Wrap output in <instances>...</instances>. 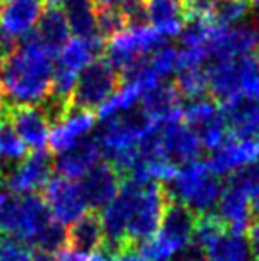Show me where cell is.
Masks as SVG:
<instances>
[{"label": "cell", "instance_id": "6da1fadb", "mask_svg": "<svg viewBox=\"0 0 259 261\" xmlns=\"http://www.w3.org/2000/svg\"><path fill=\"white\" fill-rule=\"evenodd\" d=\"M55 54L34 34L14 45L0 62V87L14 107H43L52 98Z\"/></svg>", "mask_w": 259, "mask_h": 261}, {"label": "cell", "instance_id": "7a4b0ae2", "mask_svg": "<svg viewBox=\"0 0 259 261\" xmlns=\"http://www.w3.org/2000/svg\"><path fill=\"white\" fill-rule=\"evenodd\" d=\"M114 201L125 217L128 245L137 249L138 244L155 237L160 229L170 199L162 183H135L125 179Z\"/></svg>", "mask_w": 259, "mask_h": 261}, {"label": "cell", "instance_id": "3957f363", "mask_svg": "<svg viewBox=\"0 0 259 261\" xmlns=\"http://www.w3.org/2000/svg\"><path fill=\"white\" fill-rule=\"evenodd\" d=\"M162 128L151 124L140 112H131L121 117L103 121L96 135L101 155L108 158L121 178L131 169L140 148Z\"/></svg>", "mask_w": 259, "mask_h": 261}, {"label": "cell", "instance_id": "277c9868", "mask_svg": "<svg viewBox=\"0 0 259 261\" xmlns=\"http://www.w3.org/2000/svg\"><path fill=\"white\" fill-rule=\"evenodd\" d=\"M165 189L170 201L181 203L195 215H204L217 208L224 185L208 162L195 160L178 167L176 176Z\"/></svg>", "mask_w": 259, "mask_h": 261}, {"label": "cell", "instance_id": "5b68a950", "mask_svg": "<svg viewBox=\"0 0 259 261\" xmlns=\"http://www.w3.org/2000/svg\"><path fill=\"white\" fill-rule=\"evenodd\" d=\"M53 220L41 196H11L0 206V237L14 240L32 251Z\"/></svg>", "mask_w": 259, "mask_h": 261}, {"label": "cell", "instance_id": "8992f818", "mask_svg": "<svg viewBox=\"0 0 259 261\" xmlns=\"http://www.w3.org/2000/svg\"><path fill=\"white\" fill-rule=\"evenodd\" d=\"M101 46L103 38L71 36L68 39V43L55 54L50 101L61 107H69L80 75L96 61Z\"/></svg>", "mask_w": 259, "mask_h": 261}, {"label": "cell", "instance_id": "52a82bcc", "mask_svg": "<svg viewBox=\"0 0 259 261\" xmlns=\"http://www.w3.org/2000/svg\"><path fill=\"white\" fill-rule=\"evenodd\" d=\"M165 39L149 23H128L105 43V59L118 69L119 75H128L148 61Z\"/></svg>", "mask_w": 259, "mask_h": 261}, {"label": "cell", "instance_id": "ba28073f", "mask_svg": "<svg viewBox=\"0 0 259 261\" xmlns=\"http://www.w3.org/2000/svg\"><path fill=\"white\" fill-rule=\"evenodd\" d=\"M119 73L107 59H96L80 75L69 105L94 112L116 93L119 87Z\"/></svg>", "mask_w": 259, "mask_h": 261}, {"label": "cell", "instance_id": "9c48e42d", "mask_svg": "<svg viewBox=\"0 0 259 261\" xmlns=\"http://www.w3.org/2000/svg\"><path fill=\"white\" fill-rule=\"evenodd\" d=\"M158 84L160 80L155 76V73L148 68L146 62H142L138 68L125 75V82L119 84V87L108 98L107 103H103L96 110L98 119L103 123V121L114 119V117L131 114L135 107L140 105L142 98L151 89H155Z\"/></svg>", "mask_w": 259, "mask_h": 261}, {"label": "cell", "instance_id": "30bf717a", "mask_svg": "<svg viewBox=\"0 0 259 261\" xmlns=\"http://www.w3.org/2000/svg\"><path fill=\"white\" fill-rule=\"evenodd\" d=\"M43 201L53 219L63 226H71L89 210L80 183L63 176H52V179L43 189Z\"/></svg>", "mask_w": 259, "mask_h": 261}, {"label": "cell", "instance_id": "8fae6325", "mask_svg": "<svg viewBox=\"0 0 259 261\" xmlns=\"http://www.w3.org/2000/svg\"><path fill=\"white\" fill-rule=\"evenodd\" d=\"M45 0H0V31L7 41H23L36 32Z\"/></svg>", "mask_w": 259, "mask_h": 261}, {"label": "cell", "instance_id": "7c38bea8", "mask_svg": "<svg viewBox=\"0 0 259 261\" xmlns=\"http://www.w3.org/2000/svg\"><path fill=\"white\" fill-rule=\"evenodd\" d=\"M53 160L46 151L31 153L23 162L4 174V185L13 196H32L52 179Z\"/></svg>", "mask_w": 259, "mask_h": 261}, {"label": "cell", "instance_id": "4fadbf2b", "mask_svg": "<svg viewBox=\"0 0 259 261\" xmlns=\"http://www.w3.org/2000/svg\"><path fill=\"white\" fill-rule=\"evenodd\" d=\"M96 119L98 117L94 116V112L69 105L53 121L48 148L55 151L57 155H61V153L69 151L75 146L82 144L96 128Z\"/></svg>", "mask_w": 259, "mask_h": 261}, {"label": "cell", "instance_id": "5bb4252c", "mask_svg": "<svg viewBox=\"0 0 259 261\" xmlns=\"http://www.w3.org/2000/svg\"><path fill=\"white\" fill-rule=\"evenodd\" d=\"M156 148H158L160 155L176 167L199 160L200 151H203L199 135L181 121L163 126L156 134Z\"/></svg>", "mask_w": 259, "mask_h": 261}, {"label": "cell", "instance_id": "9a60e30c", "mask_svg": "<svg viewBox=\"0 0 259 261\" xmlns=\"http://www.w3.org/2000/svg\"><path fill=\"white\" fill-rule=\"evenodd\" d=\"M123 185V178L110 162H98L82 179L80 189L85 197L87 208L91 212L105 210L118 197Z\"/></svg>", "mask_w": 259, "mask_h": 261}, {"label": "cell", "instance_id": "2e32d148", "mask_svg": "<svg viewBox=\"0 0 259 261\" xmlns=\"http://www.w3.org/2000/svg\"><path fill=\"white\" fill-rule=\"evenodd\" d=\"M9 121L14 132L20 135L32 153L46 151L52 132V119L45 107H13L9 110Z\"/></svg>", "mask_w": 259, "mask_h": 261}, {"label": "cell", "instance_id": "e0dca14e", "mask_svg": "<svg viewBox=\"0 0 259 261\" xmlns=\"http://www.w3.org/2000/svg\"><path fill=\"white\" fill-rule=\"evenodd\" d=\"M138 112L156 128L169 126L183 119V98L174 84L160 82L140 101Z\"/></svg>", "mask_w": 259, "mask_h": 261}, {"label": "cell", "instance_id": "ac0fdd59", "mask_svg": "<svg viewBox=\"0 0 259 261\" xmlns=\"http://www.w3.org/2000/svg\"><path fill=\"white\" fill-rule=\"evenodd\" d=\"M259 162V139H236L229 137L217 151L211 153V171L220 176H231L242 169Z\"/></svg>", "mask_w": 259, "mask_h": 261}, {"label": "cell", "instance_id": "d6986e66", "mask_svg": "<svg viewBox=\"0 0 259 261\" xmlns=\"http://www.w3.org/2000/svg\"><path fill=\"white\" fill-rule=\"evenodd\" d=\"M217 217L222 220L227 231L240 234L249 233L254 217L249 194L236 183L227 181V185H224L220 199H218Z\"/></svg>", "mask_w": 259, "mask_h": 261}, {"label": "cell", "instance_id": "ffe728a7", "mask_svg": "<svg viewBox=\"0 0 259 261\" xmlns=\"http://www.w3.org/2000/svg\"><path fill=\"white\" fill-rule=\"evenodd\" d=\"M144 14L163 39H180L185 32L181 0H144Z\"/></svg>", "mask_w": 259, "mask_h": 261}, {"label": "cell", "instance_id": "44dd1931", "mask_svg": "<svg viewBox=\"0 0 259 261\" xmlns=\"http://www.w3.org/2000/svg\"><path fill=\"white\" fill-rule=\"evenodd\" d=\"M208 86L213 100L224 105L240 98L238 89V59L220 57L213 59L206 66Z\"/></svg>", "mask_w": 259, "mask_h": 261}, {"label": "cell", "instance_id": "7402d4cb", "mask_svg": "<svg viewBox=\"0 0 259 261\" xmlns=\"http://www.w3.org/2000/svg\"><path fill=\"white\" fill-rule=\"evenodd\" d=\"M231 137L259 139V101L236 98L220 105Z\"/></svg>", "mask_w": 259, "mask_h": 261}, {"label": "cell", "instance_id": "603a6c76", "mask_svg": "<svg viewBox=\"0 0 259 261\" xmlns=\"http://www.w3.org/2000/svg\"><path fill=\"white\" fill-rule=\"evenodd\" d=\"M100 156L101 151L96 139H87L82 144L71 148L69 151L61 153L53 162V169L63 178L76 181V179H82L100 162Z\"/></svg>", "mask_w": 259, "mask_h": 261}, {"label": "cell", "instance_id": "cb8c5ba5", "mask_svg": "<svg viewBox=\"0 0 259 261\" xmlns=\"http://www.w3.org/2000/svg\"><path fill=\"white\" fill-rule=\"evenodd\" d=\"M103 226L101 219L96 212H87L80 217L76 222H73L68 229V247L80 251L83 254H96L103 247Z\"/></svg>", "mask_w": 259, "mask_h": 261}, {"label": "cell", "instance_id": "d4e9b609", "mask_svg": "<svg viewBox=\"0 0 259 261\" xmlns=\"http://www.w3.org/2000/svg\"><path fill=\"white\" fill-rule=\"evenodd\" d=\"M34 36L43 45L48 46L53 54L59 52L68 43V39L71 38V29H69V21L66 18L64 11L59 9V7L45 9Z\"/></svg>", "mask_w": 259, "mask_h": 261}, {"label": "cell", "instance_id": "484cf974", "mask_svg": "<svg viewBox=\"0 0 259 261\" xmlns=\"http://www.w3.org/2000/svg\"><path fill=\"white\" fill-rule=\"evenodd\" d=\"M203 252L208 261H252L254 254L249 238L233 231H224Z\"/></svg>", "mask_w": 259, "mask_h": 261}, {"label": "cell", "instance_id": "4316f807", "mask_svg": "<svg viewBox=\"0 0 259 261\" xmlns=\"http://www.w3.org/2000/svg\"><path fill=\"white\" fill-rule=\"evenodd\" d=\"M63 11L69 21L73 36L101 38L98 31V7L93 0H68Z\"/></svg>", "mask_w": 259, "mask_h": 261}, {"label": "cell", "instance_id": "83f0119b", "mask_svg": "<svg viewBox=\"0 0 259 261\" xmlns=\"http://www.w3.org/2000/svg\"><path fill=\"white\" fill-rule=\"evenodd\" d=\"M174 87L181 98L190 101L204 98L206 93H210L206 68H180L174 75Z\"/></svg>", "mask_w": 259, "mask_h": 261}, {"label": "cell", "instance_id": "f1b7e54d", "mask_svg": "<svg viewBox=\"0 0 259 261\" xmlns=\"http://www.w3.org/2000/svg\"><path fill=\"white\" fill-rule=\"evenodd\" d=\"M222 116L220 105L213 100V98H199V100H192L188 105L183 107V121L185 124L192 128V130L199 132L215 119Z\"/></svg>", "mask_w": 259, "mask_h": 261}, {"label": "cell", "instance_id": "f546056e", "mask_svg": "<svg viewBox=\"0 0 259 261\" xmlns=\"http://www.w3.org/2000/svg\"><path fill=\"white\" fill-rule=\"evenodd\" d=\"M240 98L259 101V59L254 54L238 59Z\"/></svg>", "mask_w": 259, "mask_h": 261}, {"label": "cell", "instance_id": "4dcf8cb0", "mask_svg": "<svg viewBox=\"0 0 259 261\" xmlns=\"http://www.w3.org/2000/svg\"><path fill=\"white\" fill-rule=\"evenodd\" d=\"M27 146L20 139V135L14 132L13 124L9 121L0 123V162L2 164L18 165L27 158Z\"/></svg>", "mask_w": 259, "mask_h": 261}, {"label": "cell", "instance_id": "1f68e13d", "mask_svg": "<svg viewBox=\"0 0 259 261\" xmlns=\"http://www.w3.org/2000/svg\"><path fill=\"white\" fill-rule=\"evenodd\" d=\"M146 64L155 73V76L158 80L169 79V76L176 75L178 69H180V48L163 43L160 48H156L149 55Z\"/></svg>", "mask_w": 259, "mask_h": 261}, {"label": "cell", "instance_id": "d6a6232c", "mask_svg": "<svg viewBox=\"0 0 259 261\" xmlns=\"http://www.w3.org/2000/svg\"><path fill=\"white\" fill-rule=\"evenodd\" d=\"M250 0H217V9H215V21L224 27H240L245 25L250 13Z\"/></svg>", "mask_w": 259, "mask_h": 261}, {"label": "cell", "instance_id": "836d02e7", "mask_svg": "<svg viewBox=\"0 0 259 261\" xmlns=\"http://www.w3.org/2000/svg\"><path fill=\"white\" fill-rule=\"evenodd\" d=\"M98 9L121 11L126 23H142L144 14V0H93Z\"/></svg>", "mask_w": 259, "mask_h": 261}, {"label": "cell", "instance_id": "e575fe53", "mask_svg": "<svg viewBox=\"0 0 259 261\" xmlns=\"http://www.w3.org/2000/svg\"><path fill=\"white\" fill-rule=\"evenodd\" d=\"M183 14L188 23H210L215 21L217 0H181Z\"/></svg>", "mask_w": 259, "mask_h": 261}, {"label": "cell", "instance_id": "d590c367", "mask_svg": "<svg viewBox=\"0 0 259 261\" xmlns=\"http://www.w3.org/2000/svg\"><path fill=\"white\" fill-rule=\"evenodd\" d=\"M34 252L25 245L0 237V261H31Z\"/></svg>", "mask_w": 259, "mask_h": 261}, {"label": "cell", "instance_id": "8d00e7d4", "mask_svg": "<svg viewBox=\"0 0 259 261\" xmlns=\"http://www.w3.org/2000/svg\"><path fill=\"white\" fill-rule=\"evenodd\" d=\"M55 261H91V256L83 254L80 251H75L71 247H63L55 254Z\"/></svg>", "mask_w": 259, "mask_h": 261}, {"label": "cell", "instance_id": "74e56055", "mask_svg": "<svg viewBox=\"0 0 259 261\" xmlns=\"http://www.w3.org/2000/svg\"><path fill=\"white\" fill-rule=\"evenodd\" d=\"M249 244L252 247V252L259 258V220L254 222L249 229Z\"/></svg>", "mask_w": 259, "mask_h": 261}, {"label": "cell", "instance_id": "f35d334b", "mask_svg": "<svg viewBox=\"0 0 259 261\" xmlns=\"http://www.w3.org/2000/svg\"><path fill=\"white\" fill-rule=\"evenodd\" d=\"M9 100H7L6 93L2 91V87H0V123L2 121H6V117H9Z\"/></svg>", "mask_w": 259, "mask_h": 261}, {"label": "cell", "instance_id": "ab89813d", "mask_svg": "<svg viewBox=\"0 0 259 261\" xmlns=\"http://www.w3.org/2000/svg\"><path fill=\"white\" fill-rule=\"evenodd\" d=\"M249 197H250V206H252V213L257 217L259 220V181L256 183L252 190L249 192Z\"/></svg>", "mask_w": 259, "mask_h": 261}, {"label": "cell", "instance_id": "60d3db41", "mask_svg": "<svg viewBox=\"0 0 259 261\" xmlns=\"http://www.w3.org/2000/svg\"><path fill=\"white\" fill-rule=\"evenodd\" d=\"M31 261H55L52 258V256H48V254H41V252H34L32 254V259Z\"/></svg>", "mask_w": 259, "mask_h": 261}, {"label": "cell", "instance_id": "b9f144b4", "mask_svg": "<svg viewBox=\"0 0 259 261\" xmlns=\"http://www.w3.org/2000/svg\"><path fill=\"white\" fill-rule=\"evenodd\" d=\"M254 50H256V57L259 59V25L254 27Z\"/></svg>", "mask_w": 259, "mask_h": 261}, {"label": "cell", "instance_id": "7bdbcfd3", "mask_svg": "<svg viewBox=\"0 0 259 261\" xmlns=\"http://www.w3.org/2000/svg\"><path fill=\"white\" fill-rule=\"evenodd\" d=\"M66 2L68 0H45V4H48L50 7H59V9H63Z\"/></svg>", "mask_w": 259, "mask_h": 261}, {"label": "cell", "instance_id": "ee69618b", "mask_svg": "<svg viewBox=\"0 0 259 261\" xmlns=\"http://www.w3.org/2000/svg\"><path fill=\"white\" fill-rule=\"evenodd\" d=\"M4 181V169H2V164H0V185H2Z\"/></svg>", "mask_w": 259, "mask_h": 261}, {"label": "cell", "instance_id": "f6af8a7d", "mask_svg": "<svg viewBox=\"0 0 259 261\" xmlns=\"http://www.w3.org/2000/svg\"><path fill=\"white\" fill-rule=\"evenodd\" d=\"M4 201H6V196H2V194H0V206H2Z\"/></svg>", "mask_w": 259, "mask_h": 261}, {"label": "cell", "instance_id": "bcb514c9", "mask_svg": "<svg viewBox=\"0 0 259 261\" xmlns=\"http://www.w3.org/2000/svg\"><path fill=\"white\" fill-rule=\"evenodd\" d=\"M250 2H256V4H259V0H250Z\"/></svg>", "mask_w": 259, "mask_h": 261}, {"label": "cell", "instance_id": "7dc6e473", "mask_svg": "<svg viewBox=\"0 0 259 261\" xmlns=\"http://www.w3.org/2000/svg\"><path fill=\"white\" fill-rule=\"evenodd\" d=\"M0 62H2V54H0Z\"/></svg>", "mask_w": 259, "mask_h": 261}, {"label": "cell", "instance_id": "c3c4849f", "mask_svg": "<svg viewBox=\"0 0 259 261\" xmlns=\"http://www.w3.org/2000/svg\"><path fill=\"white\" fill-rule=\"evenodd\" d=\"M254 261H259V258H256V259H254Z\"/></svg>", "mask_w": 259, "mask_h": 261}]
</instances>
